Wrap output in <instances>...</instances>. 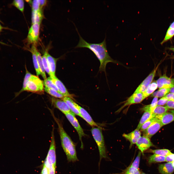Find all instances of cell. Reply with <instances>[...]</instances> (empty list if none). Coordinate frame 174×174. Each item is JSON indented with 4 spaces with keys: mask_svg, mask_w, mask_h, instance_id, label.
Instances as JSON below:
<instances>
[{
    "mask_svg": "<svg viewBox=\"0 0 174 174\" xmlns=\"http://www.w3.org/2000/svg\"><path fill=\"white\" fill-rule=\"evenodd\" d=\"M76 29L79 37V40L75 48H87L92 51L100 61L99 72H106V66L109 63H118L116 61L112 59L109 54L107 48L106 37L103 41L100 43H89L81 36L76 27Z\"/></svg>",
    "mask_w": 174,
    "mask_h": 174,
    "instance_id": "obj_1",
    "label": "cell"
},
{
    "mask_svg": "<svg viewBox=\"0 0 174 174\" xmlns=\"http://www.w3.org/2000/svg\"><path fill=\"white\" fill-rule=\"evenodd\" d=\"M51 114L58 125L61 145L68 161L72 162L78 161L75 144L65 131L60 120L55 116L53 113Z\"/></svg>",
    "mask_w": 174,
    "mask_h": 174,
    "instance_id": "obj_2",
    "label": "cell"
},
{
    "mask_svg": "<svg viewBox=\"0 0 174 174\" xmlns=\"http://www.w3.org/2000/svg\"><path fill=\"white\" fill-rule=\"evenodd\" d=\"M91 131L92 136L97 145L100 156L99 167L103 158H108L104 137L101 129L99 127H92Z\"/></svg>",
    "mask_w": 174,
    "mask_h": 174,
    "instance_id": "obj_3",
    "label": "cell"
},
{
    "mask_svg": "<svg viewBox=\"0 0 174 174\" xmlns=\"http://www.w3.org/2000/svg\"><path fill=\"white\" fill-rule=\"evenodd\" d=\"M43 81L37 76L32 75L26 85L25 91H27L40 94H44Z\"/></svg>",
    "mask_w": 174,
    "mask_h": 174,
    "instance_id": "obj_4",
    "label": "cell"
},
{
    "mask_svg": "<svg viewBox=\"0 0 174 174\" xmlns=\"http://www.w3.org/2000/svg\"><path fill=\"white\" fill-rule=\"evenodd\" d=\"M54 127L53 126L51 132L50 144L48 152L44 163L49 167L54 166L56 167V144L54 134Z\"/></svg>",
    "mask_w": 174,
    "mask_h": 174,
    "instance_id": "obj_5",
    "label": "cell"
},
{
    "mask_svg": "<svg viewBox=\"0 0 174 174\" xmlns=\"http://www.w3.org/2000/svg\"><path fill=\"white\" fill-rule=\"evenodd\" d=\"M68 121L75 128L78 134L79 140L81 142V148H83V144L82 141V138L86 135L83 129L80 124L78 120L75 116V114L72 112L64 114Z\"/></svg>",
    "mask_w": 174,
    "mask_h": 174,
    "instance_id": "obj_6",
    "label": "cell"
},
{
    "mask_svg": "<svg viewBox=\"0 0 174 174\" xmlns=\"http://www.w3.org/2000/svg\"><path fill=\"white\" fill-rule=\"evenodd\" d=\"M41 23H38L32 24L29 28L27 39L29 44L36 45L38 42Z\"/></svg>",
    "mask_w": 174,
    "mask_h": 174,
    "instance_id": "obj_7",
    "label": "cell"
},
{
    "mask_svg": "<svg viewBox=\"0 0 174 174\" xmlns=\"http://www.w3.org/2000/svg\"><path fill=\"white\" fill-rule=\"evenodd\" d=\"M159 63L148 76L143 80L136 88L134 93H143L147 89L152 81L155 77L156 71L159 65Z\"/></svg>",
    "mask_w": 174,
    "mask_h": 174,
    "instance_id": "obj_8",
    "label": "cell"
},
{
    "mask_svg": "<svg viewBox=\"0 0 174 174\" xmlns=\"http://www.w3.org/2000/svg\"><path fill=\"white\" fill-rule=\"evenodd\" d=\"M145 99L142 93H134L124 102L123 104L116 111L120 112L124 108L131 105L139 103Z\"/></svg>",
    "mask_w": 174,
    "mask_h": 174,
    "instance_id": "obj_9",
    "label": "cell"
},
{
    "mask_svg": "<svg viewBox=\"0 0 174 174\" xmlns=\"http://www.w3.org/2000/svg\"><path fill=\"white\" fill-rule=\"evenodd\" d=\"M136 144L138 148L143 154L144 152L154 145L151 142L150 139L143 135L138 139Z\"/></svg>",
    "mask_w": 174,
    "mask_h": 174,
    "instance_id": "obj_10",
    "label": "cell"
},
{
    "mask_svg": "<svg viewBox=\"0 0 174 174\" xmlns=\"http://www.w3.org/2000/svg\"><path fill=\"white\" fill-rule=\"evenodd\" d=\"M156 81L159 89L170 88L174 87V79L168 77L166 74L160 76Z\"/></svg>",
    "mask_w": 174,
    "mask_h": 174,
    "instance_id": "obj_11",
    "label": "cell"
},
{
    "mask_svg": "<svg viewBox=\"0 0 174 174\" xmlns=\"http://www.w3.org/2000/svg\"><path fill=\"white\" fill-rule=\"evenodd\" d=\"M51 102L54 107L58 109L64 114L72 112L66 103L62 99L52 97Z\"/></svg>",
    "mask_w": 174,
    "mask_h": 174,
    "instance_id": "obj_12",
    "label": "cell"
},
{
    "mask_svg": "<svg viewBox=\"0 0 174 174\" xmlns=\"http://www.w3.org/2000/svg\"><path fill=\"white\" fill-rule=\"evenodd\" d=\"M163 126L158 119L144 131V135L150 139Z\"/></svg>",
    "mask_w": 174,
    "mask_h": 174,
    "instance_id": "obj_13",
    "label": "cell"
},
{
    "mask_svg": "<svg viewBox=\"0 0 174 174\" xmlns=\"http://www.w3.org/2000/svg\"><path fill=\"white\" fill-rule=\"evenodd\" d=\"M51 78L52 82L57 87L60 93L64 97H68L73 98V95L69 93L63 83L56 76Z\"/></svg>",
    "mask_w": 174,
    "mask_h": 174,
    "instance_id": "obj_14",
    "label": "cell"
},
{
    "mask_svg": "<svg viewBox=\"0 0 174 174\" xmlns=\"http://www.w3.org/2000/svg\"><path fill=\"white\" fill-rule=\"evenodd\" d=\"M76 106L81 116V118H83L92 127H99L98 124L94 121L86 110L77 104H76Z\"/></svg>",
    "mask_w": 174,
    "mask_h": 174,
    "instance_id": "obj_15",
    "label": "cell"
},
{
    "mask_svg": "<svg viewBox=\"0 0 174 174\" xmlns=\"http://www.w3.org/2000/svg\"><path fill=\"white\" fill-rule=\"evenodd\" d=\"M123 136L130 141V147H131L133 144L136 143L138 139L141 136V133L139 130L136 129L128 134H123Z\"/></svg>",
    "mask_w": 174,
    "mask_h": 174,
    "instance_id": "obj_16",
    "label": "cell"
},
{
    "mask_svg": "<svg viewBox=\"0 0 174 174\" xmlns=\"http://www.w3.org/2000/svg\"><path fill=\"white\" fill-rule=\"evenodd\" d=\"M47 58L50 72L51 78L55 76L56 62L58 58H54L48 53L47 55Z\"/></svg>",
    "mask_w": 174,
    "mask_h": 174,
    "instance_id": "obj_17",
    "label": "cell"
},
{
    "mask_svg": "<svg viewBox=\"0 0 174 174\" xmlns=\"http://www.w3.org/2000/svg\"><path fill=\"white\" fill-rule=\"evenodd\" d=\"M158 170L161 174H172L174 171V166L172 162H168L160 164Z\"/></svg>",
    "mask_w": 174,
    "mask_h": 174,
    "instance_id": "obj_18",
    "label": "cell"
},
{
    "mask_svg": "<svg viewBox=\"0 0 174 174\" xmlns=\"http://www.w3.org/2000/svg\"><path fill=\"white\" fill-rule=\"evenodd\" d=\"M67 104L71 111L75 114L81 117V116L76 106L77 103L68 97H64L62 99Z\"/></svg>",
    "mask_w": 174,
    "mask_h": 174,
    "instance_id": "obj_19",
    "label": "cell"
},
{
    "mask_svg": "<svg viewBox=\"0 0 174 174\" xmlns=\"http://www.w3.org/2000/svg\"><path fill=\"white\" fill-rule=\"evenodd\" d=\"M163 126L174 121V114L171 112H166L156 117Z\"/></svg>",
    "mask_w": 174,
    "mask_h": 174,
    "instance_id": "obj_20",
    "label": "cell"
},
{
    "mask_svg": "<svg viewBox=\"0 0 174 174\" xmlns=\"http://www.w3.org/2000/svg\"><path fill=\"white\" fill-rule=\"evenodd\" d=\"M37 49L36 45L32 44L31 48L29 50L31 52L33 59L34 66L37 76L41 75L37 59L36 56V51Z\"/></svg>",
    "mask_w": 174,
    "mask_h": 174,
    "instance_id": "obj_21",
    "label": "cell"
},
{
    "mask_svg": "<svg viewBox=\"0 0 174 174\" xmlns=\"http://www.w3.org/2000/svg\"><path fill=\"white\" fill-rule=\"evenodd\" d=\"M43 17L42 9H40L37 11H32V24L36 23H41Z\"/></svg>",
    "mask_w": 174,
    "mask_h": 174,
    "instance_id": "obj_22",
    "label": "cell"
},
{
    "mask_svg": "<svg viewBox=\"0 0 174 174\" xmlns=\"http://www.w3.org/2000/svg\"><path fill=\"white\" fill-rule=\"evenodd\" d=\"M158 88L156 81H152L146 90L142 93L145 99L152 94Z\"/></svg>",
    "mask_w": 174,
    "mask_h": 174,
    "instance_id": "obj_23",
    "label": "cell"
},
{
    "mask_svg": "<svg viewBox=\"0 0 174 174\" xmlns=\"http://www.w3.org/2000/svg\"><path fill=\"white\" fill-rule=\"evenodd\" d=\"M36 52L38 65L41 72V75L44 80L46 79L47 78L45 74V71L43 64L42 56L41 54L38 51L37 49L36 50Z\"/></svg>",
    "mask_w": 174,
    "mask_h": 174,
    "instance_id": "obj_24",
    "label": "cell"
},
{
    "mask_svg": "<svg viewBox=\"0 0 174 174\" xmlns=\"http://www.w3.org/2000/svg\"><path fill=\"white\" fill-rule=\"evenodd\" d=\"M25 68L26 70V74L24 78L23 82L22 87V89H21V90H20L19 92L15 93H14V97L11 101H9V102H7V103H8L10 102L13 99H14L16 97L18 96L21 93H22V92L24 91H25V90L26 87L27 83L29 80L30 77L32 75L28 70L26 68V67Z\"/></svg>",
    "mask_w": 174,
    "mask_h": 174,
    "instance_id": "obj_25",
    "label": "cell"
},
{
    "mask_svg": "<svg viewBox=\"0 0 174 174\" xmlns=\"http://www.w3.org/2000/svg\"><path fill=\"white\" fill-rule=\"evenodd\" d=\"M140 119L136 129L139 130L142 125L152 117V112L149 110H145Z\"/></svg>",
    "mask_w": 174,
    "mask_h": 174,
    "instance_id": "obj_26",
    "label": "cell"
},
{
    "mask_svg": "<svg viewBox=\"0 0 174 174\" xmlns=\"http://www.w3.org/2000/svg\"><path fill=\"white\" fill-rule=\"evenodd\" d=\"M148 159V162L149 164L160 162L166 161V157L154 154L150 156Z\"/></svg>",
    "mask_w": 174,
    "mask_h": 174,
    "instance_id": "obj_27",
    "label": "cell"
},
{
    "mask_svg": "<svg viewBox=\"0 0 174 174\" xmlns=\"http://www.w3.org/2000/svg\"><path fill=\"white\" fill-rule=\"evenodd\" d=\"M169 109L165 106H157L153 110L152 117H154L160 115L166 112Z\"/></svg>",
    "mask_w": 174,
    "mask_h": 174,
    "instance_id": "obj_28",
    "label": "cell"
},
{
    "mask_svg": "<svg viewBox=\"0 0 174 174\" xmlns=\"http://www.w3.org/2000/svg\"><path fill=\"white\" fill-rule=\"evenodd\" d=\"M170 88H161L154 92L151 95V97H164L169 92Z\"/></svg>",
    "mask_w": 174,
    "mask_h": 174,
    "instance_id": "obj_29",
    "label": "cell"
},
{
    "mask_svg": "<svg viewBox=\"0 0 174 174\" xmlns=\"http://www.w3.org/2000/svg\"><path fill=\"white\" fill-rule=\"evenodd\" d=\"M147 152L152 153H154V154L159 155L165 157H166L172 153L170 150L167 149L155 150L149 149L147 150Z\"/></svg>",
    "mask_w": 174,
    "mask_h": 174,
    "instance_id": "obj_30",
    "label": "cell"
},
{
    "mask_svg": "<svg viewBox=\"0 0 174 174\" xmlns=\"http://www.w3.org/2000/svg\"><path fill=\"white\" fill-rule=\"evenodd\" d=\"M43 83L45 87L54 90L59 92L58 88L52 82L51 78L50 77V76L44 80Z\"/></svg>",
    "mask_w": 174,
    "mask_h": 174,
    "instance_id": "obj_31",
    "label": "cell"
},
{
    "mask_svg": "<svg viewBox=\"0 0 174 174\" xmlns=\"http://www.w3.org/2000/svg\"><path fill=\"white\" fill-rule=\"evenodd\" d=\"M158 99V97H154L150 104L145 106L141 109V110L143 111L148 110L152 112L154 109L157 106Z\"/></svg>",
    "mask_w": 174,
    "mask_h": 174,
    "instance_id": "obj_32",
    "label": "cell"
},
{
    "mask_svg": "<svg viewBox=\"0 0 174 174\" xmlns=\"http://www.w3.org/2000/svg\"><path fill=\"white\" fill-rule=\"evenodd\" d=\"M45 91L53 97L62 99L64 97L62 94L54 90L45 87L44 88Z\"/></svg>",
    "mask_w": 174,
    "mask_h": 174,
    "instance_id": "obj_33",
    "label": "cell"
},
{
    "mask_svg": "<svg viewBox=\"0 0 174 174\" xmlns=\"http://www.w3.org/2000/svg\"><path fill=\"white\" fill-rule=\"evenodd\" d=\"M174 36V29L168 28L165 37L160 43L161 44L171 39Z\"/></svg>",
    "mask_w": 174,
    "mask_h": 174,
    "instance_id": "obj_34",
    "label": "cell"
},
{
    "mask_svg": "<svg viewBox=\"0 0 174 174\" xmlns=\"http://www.w3.org/2000/svg\"><path fill=\"white\" fill-rule=\"evenodd\" d=\"M158 119L156 117H152L142 125L140 129V130L142 131H144Z\"/></svg>",
    "mask_w": 174,
    "mask_h": 174,
    "instance_id": "obj_35",
    "label": "cell"
},
{
    "mask_svg": "<svg viewBox=\"0 0 174 174\" xmlns=\"http://www.w3.org/2000/svg\"><path fill=\"white\" fill-rule=\"evenodd\" d=\"M48 52V50L46 49L43 55L42 56V58L43 64L45 71L50 76L51 73L47 58V55Z\"/></svg>",
    "mask_w": 174,
    "mask_h": 174,
    "instance_id": "obj_36",
    "label": "cell"
},
{
    "mask_svg": "<svg viewBox=\"0 0 174 174\" xmlns=\"http://www.w3.org/2000/svg\"><path fill=\"white\" fill-rule=\"evenodd\" d=\"M12 4L22 12H23L24 9V2L22 0H14Z\"/></svg>",
    "mask_w": 174,
    "mask_h": 174,
    "instance_id": "obj_37",
    "label": "cell"
},
{
    "mask_svg": "<svg viewBox=\"0 0 174 174\" xmlns=\"http://www.w3.org/2000/svg\"><path fill=\"white\" fill-rule=\"evenodd\" d=\"M122 174H140V172L138 169L129 166L123 171Z\"/></svg>",
    "mask_w": 174,
    "mask_h": 174,
    "instance_id": "obj_38",
    "label": "cell"
},
{
    "mask_svg": "<svg viewBox=\"0 0 174 174\" xmlns=\"http://www.w3.org/2000/svg\"><path fill=\"white\" fill-rule=\"evenodd\" d=\"M141 153L140 151H139L135 159L129 166L138 169Z\"/></svg>",
    "mask_w": 174,
    "mask_h": 174,
    "instance_id": "obj_39",
    "label": "cell"
},
{
    "mask_svg": "<svg viewBox=\"0 0 174 174\" xmlns=\"http://www.w3.org/2000/svg\"><path fill=\"white\" fill-rule=\"evenodd\" d=\"M31 4L32 11H37L40 9L39 0H33Z\"/></svg>",
    "mask_w": 174,
    "mask_h": 174,
    "instance_id": "obj_40",
    "label": "cell"
},
{
    "mask_svg": "<svg viewBox=\"0 0 174 174\" xmlns=\"http://www.w3.org/2000/svg\"><path fill=\"white\" fill-rule=\"evenodd\" d=\"M168 100L164 97L158 101L157 106H162L165 105Z\"/></svg>",
    "mask_w": 174,
    "mask_h": 174,
    "instance_id": "obj_41",
    "label": "cell"
},
{
    "mask_svg": "<svg viewBox=\"0 0 174 174\" xmlns=\"http://www.w3.org/2000/svg\"><path fill=\"white\" fill-rule=\"evenodd\" d=\"M166 161L172 162L174 166V154L172 153L166 157Z\"/></svg>",
    "mask_w": 174,
    "mask_h": 174,
    "instance_id": "obj_42",
    "label": "cell"
},
{
    "mask_svg": "<svg viewBox=\"0 0 174 174\" xmlns=\"http://www.w3.org/2000/svg\"><path fill=\"white\" fill-rule=\"evenodd\" d=\"M165 106L169 109H174V101L168 100Z\"/></svg>",
    "mask_w": 174,
    "mask_h": 174,
    "instance_id": "obj_43",
    "label": "cell"
},
{
    "mask_svg": "<svg viewBox=\"0 0 174 174\" xmlns=\"http://www.w3.org/2000/svg\"><path fill=\"white\" fill-rule=\"evenodd\" d=\"M49 169L48 167L44 164H43V167L40 174H49Z\"/></svg>",
    "mask_w": 174,
    "mask_h": 174,
    "instance_id": "obj_44",
    "label": "cell"
},
{
    "mask_svg": "<svg viewBox=\"0 0 174 174\" xmlns=\"http://www.w3.org/2000/svg\"><path fill=\"white\" fill-rule=\"evenodd\" d=\"M164 97L168 100L174 101V93H168Z\"/></svg>",
    "mask_w": 174,
    "mask_h": 174,
    "instance_id": "obj_45",
    "label": "cell"
},
{
    "mask_svg": "<svg viewBox=\"0 0 174 174\" xmlns=\"http://www.w3.org/2000/svg\"><path fill=\"white\" fill-rule=\"evenodd\" d=\"M56 167L54 166L49 167V174H55Z\"/></svg>",
    "mask_w": 174,
    "mask_h": 174,
    "instance_id": "obj_46",
    "label": "cell"
},
{
    "mask_svg": "<svg viewBox=\"0 0 174 174\" xmlns=\"http://www.w3.org/2000/svg\"><path fill=\"white\" fill-rule=\"evenodd\" d=\"M40 8L42 9V8L46 5L47 3V0H39Z\"/></svg>",
    "mask_w": 174,
    "mask_h": 174,
    "instance_id": "obj_47",
    "label": "cell"
},
{
    "mask_svg": "<svg viewBox=\"0 0 174 174\" xmlns=\"http://www.w3.org/2000/svg\"><path fill=\"white\" fill-rule=\"evenodd\" d=\"M169 27L174 29V21L170 24Z\"/></svg>",
    "mask_w": 174,
    "mask_h": 174,
    "instance_id": "obj_48",
    "label": "cell"
},
{
    "mask_svg": "<svg viewBox=\"0 0 174 174\" xmlns=\"http://www.w3.org/2000/svg\"><path fill=\"white\" fill-rule=\"evenodd\" d=\"M169 92L170 93H174V87L170 88Z\"/></svg>",
    "mask_w": 174,
    "mask_h": 174,
    "instance_id": "obj_49",
    "label": "cell"
},
{
    "mask_svg": "<svg viewBox=\"0 0 174 174\" xmlns=\"http://www.w3.org/2000/svg\"><path fill=\"white\" fill-rule=\"evenodd\" d=\"M168 49L169 50L172 51L174 52V47H171L169 48Z\"/></svg>",
    "mask_w": 174,
    "mask_h": 174,
    "instance_id": "obj_50",
    "label": "cell"
},
{
    "mask_svg": "<svg viewBox=\"0 0 174 174\" xmlns=\"http://www.w3.org/2000/svg\"><path fill=\"white\" fill-rule=\"evenodd\" d=\"M3 28L1 25L0 24V32Z\"/></svg>",
    "mask_w": 174,
    "mask_h": 174,
    "instance_id": "obj_51",
    "label": "cell"
},
{
    "mask_svg": "<svg viewBox=\"0 0 174 174\" xmlns=\"http://www.w3.org/2000/svg\"><path fill=\"white\" fill-rule=\"evenodd\" d=\"M171 113H173V114H174V110H171L170 111Z\"/></svg>",
    "mask_w": 174,
    "mask_h": 174,
    "instance_id": "obj_52",
    "label": "cell"
},
{
    "mask_svg": "<svg viewBox=\"0 0 174 174\" xmlns=\"http://www.w3.org/2000/svg\"><path fill=\"white\" fill-rule=\"evenodd\" d=\"M140 174H146L143 172H140Z\"/></svg>",
    "mask_w": 174,
    "mask_h": 174,
    "instance_id": "obj_53",
    "label": "cell"
}]
</instances>
